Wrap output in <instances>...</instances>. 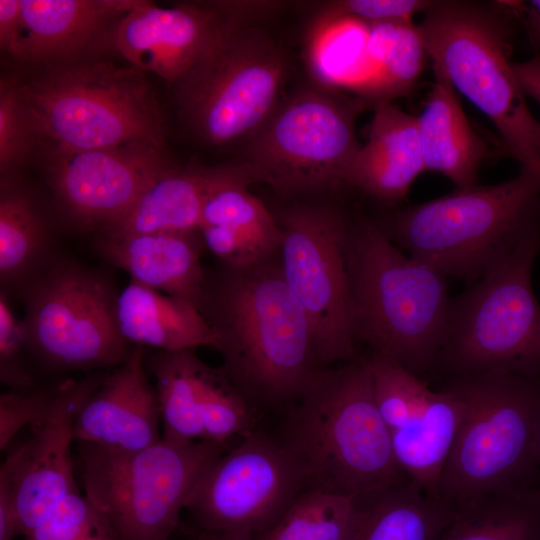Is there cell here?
<instances>
[{"label":"cell","instance_id":"cell-1","mask_svg":"<svg viewBox=\"0 0 540 540\" xmlns=\"http://www.w3.org/2000/svg\"><path fill=\"white\" fill-rule=\"evenodd\" d=\"M200 311L217 337L222 367L257 411L291 407L323 369L279 253L249 267H226L214 286L207 283Z\"/></svg>","mask_w":540,"mask_h":540},{"label":"cell","instance_id":"cell-2","mask_svg":"<svg viewBox=\"0 0 540 540\" xmlns=\"http://www.w3.org/2000/svg\"><path fill=\"white\" fill-rule=\"evenodd\" d=\"M287 415L280 443L296 460L304 490L356 497L410 479L394 457L369 359L323 368Z\"/></svg>","mask_w":540,"mask_h":540},{"label":"cell","instance_id":"cell-3","mask_svg":"<svg viewBox=\"0 0 540 540\" xmlns=\"http://www.w3.org/2000/svg\"><path fill=\"white\" fill-rule=\"evenodd\" d=\"M346 256L356 341L420 378L432 371L447 333V277L365 216L349 218Z\"/></svg>","mask_w":540,"mask_h":540},{"label":"cell","instance_id":"cell-4","mask_svg":"<svg viewBox=\"0 0 540 540\" xmlns=\"http://www.w3.org/2000/svg\"><path fill=\"white\" fill-rule=\"evenodd\" d=\"M376 222L412 258L473 283L540 236V172L521 166L505 182L458 188Z\"/></svg>","mask_w":540,"mask_h":540},{"label":"cell","instance_id":"cell-5","mask_svg":"<svg viewBox=\"0 0 540 540\" xmlns=\"http://www.w3.org/2000/svg\"><path fill=\"white\" fill-rule=\"evenodd\" d=\"M463 418L437 498L456 513L491 496L540 489L535 441L540 379L508 373L447 378Z\"/></svg>","mask_w":540,"mask_h":540},{"label":"cell","instance_id":"cell-6","mask_svg":"<svg viewBox=\"0 0 540 540\" xmlns=\"http://www.w3.org/2000/svg\"><path fill=\"white\" fill-rule=\"evenodd\" d=\"M423 13L419 28L433 68L492 122L522 167L540 172V122L510 60L513 3L439 0Z\"/></svg>","mask_w":540,"mask_h":540},{"label":"cell","instance_id":"cell-7","mask_svg":"<svg viewBox=\"0 0 540 540\" xmlns=\"http://www.w3.org/2000/svg\"><path fill=\"white\" fill-rule=\"evenodd\" d=\"M38 142L90 150L145 143L164 150L165 125L146 73L129 65L82 60L47 67L19 83Z\"/></svg>","mask_w":540,"mask_h":540},{"label":"cell","instance_id":"cell-8","mask_svg":"<svg viewBox=\"0 0 540 540\" xmlns=\"http://www.w3.org/2000/svg\"><path fill=\"white\" fill-rule=\"evenodd\" d=\"M539 253L536 236L451 299L433 370L447 378L508 373L540 379V305L531 285Z\"/></svg>","mask_w":540,"mask_h":540},{"label":"cell","instance_id":"cell-9","mask_svg":"<svg viewBox=\"0 0 540 540\" xmlns=\"http://www.w3.org/2000/svg\"><path fill=\"white\" fill-rule=\"evenodd\" d=\"M84 496L113 540H170L196 482L227 448L161 439L137 451L78 443Z\"/></svg>","mask_w":540,"mask_h":540},{"label":"cell","instance_id":"cell-10","mask_svg":"<svg viewBox=\"0 0 540 540\" xmlns=\"http://www.w3.org/2000/svg\"><path fill=\"white\" fill-rule=\"evenodd\" d=\"M288 71L286 52L266 31L234 26L175 84L180 114L210 145L245 142L278 105Z\"/></svg>","mask_w":540,"mask_h":540},{"label":"cell","instance_id":"cell-11","mask_svg":"<svg viewBox=\"0 0 540 540\" xmlns=\"http://www.w3.org/2000/svg\"><path fill=\"white\" fill-rule=\"evenodd\" d=\"M366 102L331 89L304 88L280 100L245 141L243 160L284 194L342 184L343 171L360 144L355 124Z\"/></svg>","mask_w":540,"mask_h":540},{"label":"cell","instance_id":"cell-12","mask_svg":"<svg viewBox=\"0 0 540 540\" xmlns=\"http://www.w3.org/2000/svg\"><path fill=\"white\" fill-rule=\"evenodd\" d=\"M30 352L53 369L104 371L122 364L131 346L115 319L108 279L75 261H52L23 290Z\"/></svg>","mask_w":540,"mask_h":540},{"label":"cell","instance_id":"cell-13","mask_svg":"<svg viewBox=\"0 0 540 540\" xmlns=\"http://www.w3.org/2000/svg\"><path fill=\"white\" fill-rule=\"evenodd\" d=\"M283 277L311 325L319 365L358 357L346 256L349 217L330 204H295L276 217Z\"/></svg>","mask_w":540,"mask_h":540},{"label":"cell","instance_id":"cell-14","mask_svg":"<svg viewBox=\"0 0 540 540\" xmlns=\"http://www.w3.org/2000/svg\"><path fill=\"white\" fill-rule=\"evenodd\" d=\"M303 490L294 457L255 430L207 467L185 511L193 528L255 537L271 528Z\"/></svg>","mask_w":540,"mask_h":540},{"label":"cell","instance_id":"cell-15","mask_svg":"<svg viewBox=\"0 0 540 540\" xmlns=\"http://www.w3.org/2000/svg\"><path fill=\"white\" fill-rule=\"evenodd\" d=\"M48 184L65 216L84 230L118 221L144 189L172 167L164 150L145 143L90 150L47 148Z\"/></svg>","mask_w":540,"mask_h":540},{"label":"cell","instance_id":"cell-16","mask_svg":"<svg viewBox=\"0 0 540 540\" xmlns=\"http://www.w3.org/2000/svg\"><path fill=\"white\" fill-rule=\"evenodd\" d=\"M145 364L155 380L163 439L228 448L256 430L257 410L224 368L205 363L196 349L156 351Z\"/></svg>","mask_w":540,"mask_h":540},{"label":"cell","instance_id":"cell-17","mask_svg":"<svg viewBox=\"0 0 540 540\" xmlns=\"http://www.w3.org/2000/svg\"><path fill=\"white\" fill-rule=\"evenodd\" d=\"M234 26H249L230 1L159 7L138 3L119 21L113 47L129 65L176 84Z\"/></svg>","mask_w":540,"mask_h":540},{"label":"cell","instance_id":"cell-18","mask_svg":"<svg viewBox=\"0 0 540 540\" xmlns=\"http://www.w3.org/2000/svg\"><path fill=\"white\" fill-rule=\"evenodd\" d=\"M107 372L83 379L63 380L57 401L47 418L32 428L34 436L16 475V504L21 535L26 536L70 493L79 491L74 476L71 443L77 411L102 383Z\"/></svg>","mask_w":540,"mask_h":540},{"label":"cell","instance_id":"cell-19","mask_svg":"<svg viewBox=\"0 0 540 540\" xmlns=\"http://www.w3.org/2000/svg\"><path fill=\"white\" fill-rule=\"evenodd\" d=\"M143 347L108 372L75 416L73 440L109 450L137 451L158 443L161 413L147 377Z\"/></svg>","mask_w":540,"mask_h":540},{"label":"cell","instance_id":"cell-20","mask_svg":"<svg viewBox=\"0 0 540 540\" xmlns=\"http://www.w3.org/2000/svg\"><path fill=\"white\" fill-rule=\"evenodd\" d=\"M134 0H21L20 60L47 67L82 61L112 44Z\"/></svg>","mask_w":540,"mask_h":540},{"label":"cell","instance_id":"cell-21","mask_svg":"<svg viewBox=\"0 0 540 540\" xmlns=\"http://www.w3.org/2000/svg\"><path fill=\"white\" fill-rule=\"evenodd\" d=\"M257 182L261 180L256 171L224 180L203 204L200 235L226 267H249L279 253L281 230L276 217L248 191Z\"/></svg>","mask_w":540,"mask_h":540},{"label":"cell","instance_id":"cell-22","mask_svg":"<svg viewBox=\"0 0 540 540\" xmlns=\"http://www.w3.org/2000/svg\"><path fill=\"white\" fill-rule=\"evenodd\" d=\"M425 171L416 116L391 102L375 105L368 139L347 163L342 184L392 206L402 201Z\"/></svg>","mask_w":540,"mask_h":540},{"label":"cell","instance_id":"cell-23","mask_svg":"<svg viewBox=\"0 0 540 540\" xmlns=\"http://www.w3.org/2000/svg\"><path fill=\"white\" fill-rule=\"evenodd\" d=\"M255 171L245 160L215 166H172L158 175L131 208L100 235L195 233L208 194L229 178Z\"/></svg>","mask_w":540,"mask_h":540},{"label":"cell","instance_id":"cell-24","mask_svg":"<svg viewBox=\"0 0 540 540\" xmlns=\"http://www.w3.org/2000/svg\"><path fill=\"white\" fill-rule=\"evenodd\" d=\"M202 245L200 232L100 235L96 241L99 254L127 272L131 280L199 310L207 287L200 259Z\"/></svg>","mask_w":540,"mask_h":540},{"label":"cell","instance_id":"cell-25","mask_svg":"<svg viewBox=\"0 0 540 540\" xmlns=\"http://www.w3.org/2000/svg\"><path fill=\"white\" fill-rule=\"evenodd\" d=\"M115 319L131 346L157 351L217 346L213 329L196 306L131 279L117 294Z\"/></svg>","mask_w":540,"mask_h":540},{"label":"cell","instance_id":"cell-26","mask_svg":"<svg viewBox=\"0 0 540 540\" xmlns=\"http://www.w3.org/2000/svg\"><path fill=\"white\" fill-rule=\"evenodd\" d=\"M435 81L416 116L425 171H436L457 188L475 186L488 146L470 125L447 77L433 68Z\"/></svg>","mask_w":540,"mask_h":540},{"label":"cell","instance_id":"cell-27","mask_svg":"<svg viewBox=\"0 0 540 540\" xmlns=\"http://www.w3.org/2000/svg\"><path fill=\"white\" fill-rule=\"evenodd\" d=\"M455 515L408 479L355 497L350 540H436Z\"/></svg>","mask_w":540,"mask_h":540},{"label":"cell","instance_id":"cell-28","mask_svg":"<svg viewBox=\"0 0 540 540\" xmlns=\"http://www.w3.org/2000/svg\"><path fill=\"white\" fill-rule=\"evenodd\" d=\"M463 418V403L448 387L432 390L421 414L391 432L400 469L429 496L437 498L440 479Z\"/></svg>","mask_w":540,"mask_h":540},{"label":"cell","instance_id":"cell-29","mask_svg":"<svg viewBox=\"0 0 540 540\" xmlns=\"http://www.w3.org/2000/svg\"><path fill=\"white\" fill-rule=\"evenodd\" d=\"M52 238L30 192L17 177L1 179L0 280L5 289L24 288L51 262Z\"/></svg>","mask_w":540,"mask_h":540},{"label":"cell","instance_id":"cell-30","mask_svg":"<svg viewBox=\"0 0 540 540\" xmlns=\"http://www.w3.org/2000/svg\"><path fill=\"white\" fill-rule=\"evenodd\" d=\"M367 26L370 74L357 93L375 105L407 95L428 57L419 25L412 20H388Z\"/></svg>","mask_w":540,"mask_h":540},{"label":"cell","instance_id":"cell-31","mask_svg":"<svg viewBox=\"0 0 540 540\" xmlns=\"http://www.w3.org/2000/svg\"><path fill=\"white\" fill-rule=\"evenodd\" d=\"M436 540H540V489L482 499L457 512Z\"/></svg>","mask_w":540,"mask_h":540},{"label":"cell","instance_id":"cell-32","mask_svg":"<svg viewBox=\"0 0 540 540\" xmlns=\"http://www.w3.org/2000/svg\"><path fill=\"white\" fill-rule=\"evenodd\" d=\"M355 497L302 491L283 516L253 540H350Z\"/></svg>","mask_w":540,"mask_h":540},{"label":"cell","instance_id":"cell-33","mask_svg":"<svg viewBox=\"0 0 540 540\" xmlns=\"http://www.w3.org/2000/svg\"><path fill=\"white\" fill-rule=\"evenodd\" d=\"M369 361L375 401L391 433L421 414L432 390L422 378L393 362L376 357Z\"/></svg>","mask_w":540,"mask_h":540},{"label":"cell","instance_id":"cell-34","mask_svg":"<svg viewBox=\"0 0 540 540\" xmlns=\"http://www.w3.org/2000/svg\"><path fill=\"white\" fill-rule=\"evenodd\" d=\"M38 143L19 93V83L6 78L0 84V174L16 177Z\"/></svg>","mask_w":540,"mask_h":540},{"label":"cell","instance_id":"cell-35","mask_svg":"<svg viewBox=\"0 0 540 540\" xmlns=\"http://www.w3.org/2000/svg\"><path fill=\"white\" fill-rule=\"evenodd\" d=\"M25 538L31 540H113L102 517L79 491L66 496Z\"/></svg>","mask_w":540,"mask_h":540},{"label":"cell","instance_id":"cell-36","mask_svg":"<svg viewBox=\"0 0 540 540\" xmlns=\"http://www.w3.org/2000/svg\"><path fill=\"white\" fill-rule=\"evenodd\" d=\"M30 352L22 319L6 291L0 293V382L11 391H29L37 383L28 364Z\"/></svg>","mask_w":540,"mask_h":540},{"label":"cell","instance_id":"cell-37","mask_svg":"<svg viewBox=\"0 0 540 540\" xmlns=\"http://www.w3.org/2000/svg\"><path fill=\"white\" fill-rule=\"evenodd\" d=\"M63 380L50 387L29 391L7 390L0 395V450L5 451L26 426L42 423L53 409Z\"/></svg>","mask_w":540,"mask_h":540},{"label":"cell","instance_id":"cell-38","mask_svg":"<svg viewBox=\"0 0 540 540\" xmlns=\"http://www.w3.org/2000/svg\"><path fill=\"white\" fill-rule=\"evenodd\" d=\"M432 1L426 0H342L327 2L319 11L314 24L354 19L365 24L388 20H412L424 12Z\"/></svg>","mask_w":540,"mask_h":540},{"label":"cell","instance_id":"cell-39","mask_svg":"<svg viewBox=\"0 0 540 540\" xmlns=\"http://www.w3.org/2000/svg\"><path fill=\"white\" fill-rule=\"evenodd\" d=\"M27 441L13 448L0 466V540L21 534L16 504V475Z\"/></svg>","mask_w":540,"mask_h":540},{"label":"cell","instance_id":"cell-40","mask_svg":"<svg viewBox=\"0 0 540 540\" xmlns=\"http://www.w3.org/2000/svg\"><path fill=\"white\" fill-rule=\"evenodd\" d=\"M23 34L21 0L0 1V47L14 58H20Z\"/></svg>","mask_w":540,"mask_h":540},{"label":"cell","instance_id":"cell-41","mask_svg":"<svg viewBox=\"0 0 540 540\" xmlns=\"http://www.w3.org/2000/svg\"><path fill=\"white\" fill-rule=\"evenodd\" d=\"M512 69L524 95L540 105V55L524 62H512Z\"/></svg>","mask_w":540,"mask_h":540},{"label":"cell","instance_id":"cell-42","mask_svg":"<svg viewBox=\"0 0 540 540\" xmlns=\"http://www.w3.org/2000/svg\"><path fill=\"white\" fill-rule=\"evenodd\" d=\"M518 18L521 17L535 48L540 50V0L514 3Z\"/></svg>","mask_w":540,"mask_h":540},{"label":"cell","instance_id":"cell-43","mask_svg":"<svg viewBox=\"0 0 540 540\" xmlns=\"http://www.w3.org/2000/svg\"><path fill=\"white\" fill-rule=\"evenodd\" d=\"M184 530L190 540H253V537L250 536L229 533H210L191 526H185Z\"/></svg>","mask_w":540,"mask_h":540},{"label":"cell","instance_id":"cell-44","mask_svg":"<svg viewBox=\"0 0 540 540\" xmlns=\"http://www.w3.org/2000/svg\"><path fill=\"white\" fill-rule=\"evenodd\" d=\"M535 459H536L538 480L540 484V409H539L537 429H536Z\"/></svg>","mask_w":540,"mask_h":540},{"label":"cell","instance_id":"cell-45","mask_svg":"<svg viewBox=\"0 0 540 540\" xmlns=\"http://www.w3.org/2000/svg\"><path fill=\"white\" fill-rule=\"evenodd\" d=\"M24 540H31V539H29V538H25Z\"/></svg>","mask_w":540,"mask_h":540}]
</instances>
